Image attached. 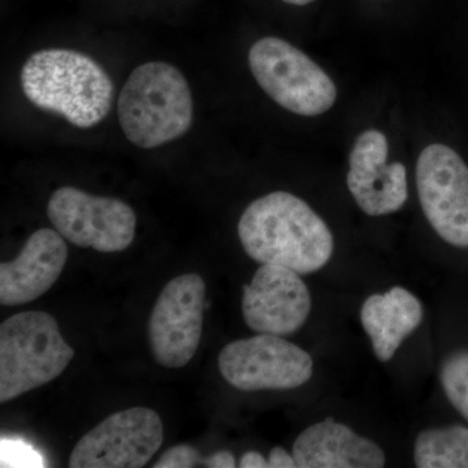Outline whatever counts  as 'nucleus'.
Here are the masks:
<instances>
[{"label": "nucleus", "mask_w": 468, "mask_h": 468, "mask_svg": "<svg viewBox=\"0 0 468 468\" xmlns=\"http://www.w3.org/2000/svg\"><path fill=\"white\" fill-rule=\"evenodd\" d=\"M206 458L201 452L189 445H177L168 449L159 461L154 464V468H192L205 467Z\"/></svg>", "instance_id": "a211bd4d"}, {"label": "nucleus", "mask_w": 468, "mask_h": 468, "mask_svg": "<svg viewBox=\"0 0 468 468\" xmlns=\"http://www.w3.org/2000/svg\"><path fill=\"white\" fill-rule=\"evenodd\" d=\"M311 307L306 282L286 267L261 264L250 284L243 285V320L257 334H295L306 324Z\"/></svg>", "instance_id": "9b49d317"}, {"label": "nucleus", "mask_w": 468, "mask_h": 468, "mask_svg": "<svg viewBox=\"0 0 468 468\" xmlns=\"http://www.w3.org/2000/svg\"><path fill=\"white\" fill-rule=\"evenodd\" d=\"M75 356L54 316L42 311L16 314L0 325V402L51 383Z\"/></svg>", "instance_id": "20e7f679"}, {"label": "nucleus", "mask_w": 468, "mask_h": 468, "mask_svg": "<svg viewBox=\"0 0 468 468\" xmlns=\"http://www.w3.org/2000/svg\"><path fill=\"white\" fill-rule=\"evenodd\" d=\"M239 241L252 261L300 273L318 272L332 260L334 234L303 199L273 192L255 199L239 221Z\"/></svg>", "instance_id": "f257e3e1"}, {"label": "nucleus", "mask_w": 468, "mask_h": 468, "mask_svg": "<svg viewBox=\"0 0 468 468\" xmlns=\"http://www.w3.org/2000/svg\"><path fill=\"white\" fill-rule=\"evenodd\" d=\"M252 76L282 109L318 116L334 107L337 88L304 52L276 37L255 42L249 51Z\"/></svg>", "instance_id": "39448f33"}, {"label": "nucleus", "mask_w": 468, "mask_h": 468, "mask_svg": "<svg viewBox=\"0 0 468 468\" xmlns=\"http://www.w3.org/2000/svg\"><path fill=\"white\" fill-rule=\"evenodd\" d=\"M298 468H381L387 457L374 440L326 418L302 431L292 445Z\"/></svg>", "instance_id": "4468645a"}, {"label": "nucleus", "mask_w": 468, "mask_h": 468, "mask_svg": "<svg viewBox=\"0 0 468 468\" xmlns=\"http://www.w3.org/2000/svg\"><path fill=\"white\" fill-rule=\"evenodd\" d=\"M388 153L387 137L377 129L360 134L350 153L347 187L369 217L393 214L409 198L405 165L399 162L388 165Z\"/></svg>", "instance_id": "f8f14e48"}, {"label": "nucleus", "mask_w": 468, "mask_h": 468, "mask_svg": "<svg viewBox=\"0 0 468 468\" xmlns=\"http://www.w3.org/2000/svg\"><path fill=\"white\" fill-rule=\"evenodd\" d=\"M414 463L419 468H468V428L421 431L414 442Z\"/></svg>", "instance_id": "dca6fc26"}, {"label": "nucleus", "mask_w": 468, "mask_h": 468, "mask_svg": "<svg viewBox=\"0 0 468 468\" xmlns=\"http://www.w3.org/2000/svg\"><path fill=\"white\" fill-rule=\"evenodd\" d=\"M119 122L141 149L177 140L193 124V97L183 73L162 61L135 68L120 92Z\"/></svg>", "instance_id": "7ed1b4c3"}, {"label": "nucleus", "mask_w": 468, "mask_h": 468, "mask_svg": "<svg viewBox=\"0 0 468 468\" xmlns=\"http://www.w3.org/2000/svg\"><path fill=\"white\" fill-rule=\"evenodd\" d=\"M236 460L230 452H218L206 458L205 467L208 468H233L236 467Z\"/></svg>", "instance_id": "aec40b11"}, {"label": "nucleus", "mask_w": 468, "mask_h": 468, "mask_svg": "<svg viewBox=\"0 0 468 468\" xmlns=\"http://www.w3.org/2000/svg\"><path fill=\"white\" fill-rule=\"evenodd\" d=\"M218 363L224 380L243 392L297 389L314 374L310 354L275 335L233 341L221 349Z\"/></svg>", "instance_id": "423d86ee"}, {"label": "nucleus", "mask_w": 468, "mask_h": 468, "mask_svg": "<svg viewBox=\"0 0 468 468\" xmlns=\"http://www.w3.org/2000/svg\"><path fill=\"white\" fill-rule=\"evenodd\" d=\"M163 423L147 408L117 411L80 439L69 457L70 468H141L158 452Z\"/></svg>", "instance_id": "9d476101"}, {"label": "nucleus", "mask_w": 468, "mask_h": 468, "mask_svg": "<svg viewBox=\"0 0 468 468\" xmlns=\"http://www.w3.org/2000/svg\"><path fill=\"white\" fill-rule=\"evenodd\" d=\"M68 260L64 237L58 230H37L16 260L0 264V304L21 306L50 291Z\"/></svg>", "instance_id": "ddd939ff"}, {"label": "nucleus", "mask_w": 468, "mask_h": 468, "mask_svg": "<svg viewBox=\"0 0 468 468\" xmlns=\"http://www.w3.org/2000/svg\"><path fill=\"white\" fill-rule=\"evenodd\" d=\"M27 101L63 116L77 128L100 124L112 109L115 86L106 70L88 55L64 48L36 52L21 69Z\"/></svg>", "instance_id": "f03ea898"}, {"label": "nucleus", "mask_w": 468, "mask_h": 468, "mask_svg": "<svg viewBox=\"0 0 468 468\" xmlns=\"http://www.w3.org/2000/svg\"><path fill=\"white\" fill-rule=\"evenodd\" d=\"M423 319V303L402 286L369 295L360 309V323L380 362L392 359Z\"/></svg>", "instance_id": "2eb2a0df"}, {"label": "nucleus", "mask_w": 468, "mask_h": 468, "mask_svg": "<svg viewBox=\"0 0 468 468\" xmlns=\"http://www.w3.org/2000/svg\"><path fill=\"white\" fill-rule=\"evenodd\" d=\"M239 466L241 468H270L268 460L258 452H245L241 461H239Z\"/></svg>", "instance_id": "412c9836"}, {"label": "nucleus", "mask_w": 468, "mask_h": 468, "mask_svg": "<svg viewBox=\"0 0 468 468\" xmlns=\"http://www.w3.org/2000/svg\"><path fill=\"white\" fill-rule=\"evenodd\" d=\"M205 280L197 273L175 277L154 304L149 320L151 354L165 368H183L201 344Z\"/></svg>", "instance_id": "1a4fd4ad"}, {"label": "nucleus", "mask_w": 468, "mask_h": 468, "mask_svg": "<svg viewBox=\"0 0 468 468\" xmlns=\"http://www.w3.org/2000/svg\"><path fill=\"white\" fill-rule=\"evenodd\" d=\"M48 218L64 239L100 252L124 251L133 242L137 218L131 206L110 197L60 187L48 205Z\"/></svg>", "instance_id": "0eeeda50"}, {"label": "nucleus", "mask_w": 468, "mask_h": 468, "mask_svg": "<svg viewBox=\"0 0 468 468\" xmlns=\"http://www.w3.org/2000/svg\"><path fill=\"white\" fill-rule=\"evenodd\" d=\"M440 381L452 408L468 421V350L446 356L440 369Z\"/></svg>", "instance_id": "f3484780"}, {"label": "nucleus", "mask_w": 468, "mask_h": 468, "mask_svg": "<svg viewBox=\"0 0 468 468\" xmlns=\"http://www.w3.org/2000/svg\"><path fill=\"white\" fill-rule=\"evenodd\" d=\"M268 464H270V468H295L297 467V463H295L294 457H292V452H288L282 446H276L272 451L270 452V455H268Z\"/></svg>", "instance_id": "6ab92c4d"}, {"label": "nucleus", "mask_w": 468, "mask_h": 468, "mask_svg": "<svg viewBox=\"0 0 468 468\" xmlns=\"http://www.w3.org/2000/svg\"><path fill=\"white\" fill-rule=\"evenodd\" d=\"M419 201L428 223L458 249H468V167L449 146L433 144L417 163Z\"/></svg>", "instance_id": "6e6552de"}, {"label": "nucleus", "mask_w": 468, "mask_h": 468, "mask_svg": "<svg viewBox=\"0 0 468 468\" xmlns=\"http://www.w3.org/2000/svg\"><path fill=\"white\" fill-rule=\"evenodd\" d=\"M284 2L292 5H307L310 3L315 2V0H284Z\"/></svg>", "instance_id": "4be33fe9"}]
</instances>
